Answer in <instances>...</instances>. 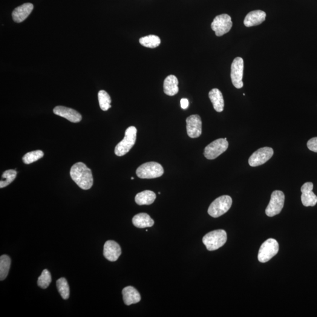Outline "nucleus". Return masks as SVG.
<instances>
[{"label": "nucleus", "mask_w": 317, "mask_h": 317, "mask_svg": "<svg viewBox=\"0 0 317 317\" xmlns=\"http://www.w3.org/2000/svg\"><path fill=\"white\" fill-rule=\"evenodd\" d=\"M266 18V13L263 11L255 10L247 14L244 20V24L247 27H253L263 23Z\"/></svg>", "instance_id": "nucleus-16"}, {"label": "nucleus", "mask_w": 317, "mask_h": 317, "mask_svg": "<svg viewBox=\"0 0 317 317\" xmlns=\"http://www.w3.org/2000/svg\"><path fill=\"white\" fill-rule=\"evenodd\" d=\"M121 255V249L116 241L108 240L103 247V256L110 261H116Z\"/></svg>", "instance_id": "nucleus-15"}, {"label": "nucleus", "mask_w": 317, "mask_h": 317, "mask_svg": "<svg viewBox=\"0 0 317 317\" xmlns=\"http://www.w3.org/2000/svg\"><path fill=\"white\" fill-rule=\"evenodd\" d=\"M53 111L55 114L64 118L71 122L78 123L82 120L81 115L79 112L65 106H57Z\"/></svg>", "instance_id": "nucleus-14"}, {"label": "nucleus", "mask_w": 317, "mask_h": 317, "mask_svg": "<svg viewBox=\"0 0 317 317\" xmlns=\"http://www.w3.org/2000/svg\"><path fill=\"white\" fill-rule=\"evenodd\" d=\"M227 238V233L224 230H216L207 233L202 241L207 250L214 251L224 246Z\"/></svg>", "instance_id": "nucleus-3"}, {"label": "nucleus", "mask_w": 317, "mask_h": 317, "mask_svg": "<svg viewBox=\"0 0 317 317\" xmlns=\"http://www.w3.org/2000/svg\"><path fill=\"white\" fill-rule=\"evenodd\" d=\"M232 25L231 17L228 14H223L215 17L212 23L211 28L215 32L216 36L221 37L229 33Z\"/></svg>", "instance_id": "nucleus-7"}, {"label": "nucleus", "mask_w": 317, "mask_h": 317, "mask_svg": "<svg viewBox=\"0 0 317 317\" xmlns=\"http://www.w3.org/2000/svg\"><path fill=\"white\" fill-rule=\"evenodd\" d=\"M229 142L225 139H218L213 141L204 149V155L207 159L213 160L226 151Z\"/></svg>", "instance_id": "nucleus-9"}, {"label": "nucleus", "mask_w": 317, "mask_h": 317, "mask_svg": "<svg viewBox=\"0 0 317 317\" xmlns=\"http://www.w3.org/2000/svg\"><path fill=\"white\" fill-rule=\"evenodd\" d=\"M43 157H44V153L40 150H38V151L30 152L26 154L22 158V161L25 164L28 165V164L36 162Z\"/></svg>", "instance_id": "nucleus-28"}, {"label": "nucleus", "mask_w": 317, "mask_h": 317, "mask_svg": "<svg viewBox=\"0 0 317 317\" xmlns=\"http://www.w3.org/2000/svg\"><path fill=\"white\" fill-rule=\"evenodd\" d=\"M279 245L278 242L273 238L268 239L265 241L259 250L258 254V261L261 263H266L278 253Z\"/></svg>", "instance_id": "nucleus-6"}, {"label": "nucleus", "mask_w": 317, "mask_h": 317, "mask_svg": "<svg viewBox=\"0 0 317 317\" xmlns=\"http://www.w3.org/2000/svg\"><path fill=\"white\" fill-rule=\"evenodd\" d=\"M139 42L144 47L155 48L159 46L161 41L159 37L155 35H149L140 38L139 39Z\"/></svg>", "instance_id": "nucleus-24"}, {"label": "nucleus", "mask_w": 317, "mask_h": 317, "mask_svg": "<svg viewBox=\"0 0 317 317\" xmlns=\"http://www.w3.org/2000/svg\"><path fill=\"white\" fill-rule=\"evenodd\" d=\"M232 205V198L229 196L224 195L216 198L210 204L208 213L213 218H217L225 214Z\"/></svg>", "instance_id": "nucleus-4"}, {"label": "nucleus", "mask_w": 317, "mask_h": 317, "mask_svg": "<svg viewBox=\"0 0 317 317\" xmlns=\"http://www.w3.org/2000/svg\"><path fill=\"white\" fill-rule=\"evenodd\" d=\"M164 169L157 162H147L140 166L137 170V175L140 178H154L162 177Z\"/></svg>", "instance_id": "nucleus-5"}, {"label": "nucleus", "mask_w": 317, "mask_h": 317, "mask_svg": "<svg viewBox=\"0 0 317 317\" xmlns=\"http://www.w3.org/2000/svg\"><path fill=\"white\" fill-rule=\"evenodd\" d=\"M307 147L311 151L317 153V137L311 138L308 140Z\"/></svg>", "instance_id": "nucleus-30"}, {"label": "nucleus", "mask_w": 317, "mask_h": 317, "mask_svg": "<svg viewBox=\"0 0 317 317\" xmlns=\"http://www.w3.org/2000/svg\"><path fill=\"white\" fill-rule=\"evenodd\" d=\"M52 281L51 276L49 271L47 269L43 270L41 275L39 277L37 284L39 287L43 289H47L50 285Z\"/></svg>", "instance_id": "nucleus-29"}, {"label": "nucleus", "mask_w": 317, "mask_h": 317, "mask_svg": "<svg viewBox=\"0 0 317 317\" xmlns=\"http://www.w3.org/2000/svg\"><path fill=\"white\" fill-rule=\"evenodd\" d=\"M285 201L284 193L275 190L271 196L270 203L266 209V214L269 217H273L280 213L283 208Z\"/></svg>", "instance_id": "nucleus-8"}, {"label": "nucleus", "mask_w": 317, "mask_h": 317, "mask_svg": "<svg viewBox=\"0 0 317 317\" xmlns=\"http://www.w3.org/2000/svg\"><path fill=\"white\" fill-rule=\"evenodd\" d=\"M17 173L15 170L10 169L5 171L2 175L1 180L0 181V188L9 185L13 182L17 177Z\"/></svg>", "instance_id": "nucleus-26"}, {"label": "nucleus", "mask_w": 317, "mask_h": 317, "mask_svg": "<svg viewBox=\"0 0 317 317\" xmlns=\"http://www.w3.org/2000/svg\"><path fill=\"white\" fill-rule=\"evenodd\" d=\"M33 8L34 5L31 3H25L17 7L12 13L14 21L17 23L24 21L30 16Z\"/></svg>", "instance_id": "nucleus-17"}, {"label": "nucleus", "mask_w": 317, "mask_h": 317, "mask_svg": "<svg viewBox=\"0 0 317 317\" xmlns=\"http://www.w3.org/2000/svg\"><path fill=\"white\" fill-rule=\"evenodd\" d=\"M132 223L138 228L143 229L154 226L155 222L149 215L142 213L134 216L132 219Z\"/></svg>", "instance_id": "nucleus-21"}, {"label": "nucleus", "mask_w": 317, "mask_h": 317, "mask_svg": "<svg viewBox=\"0 0 317 317\" xmlns=\"http://www.w3.org/2000/svg\"><path fill=\"white\" fill-rule=\"evenodd\" d=\"M273 154V149L269 147L259 149L251 155L249 159V165L252 167L263 165L272 158Z\"/></svg>", "instance_id": "nucleus-11"}, {"label": "nucleus", "mask_w": 317, "mask_h": 317, "mask_svg": "<svg viewBox=\"0 0 317 317\" xmlns=\"http://www.w3.org/2000/svg\"><path fill=\"white\" fill-rule=\"evenodd\" d=\"M11 266V258L9 256L2 255L0 258V280L6 278Z\"/></svg>", "instance_id": "nucleus-23"}, {"label": "nucleus", "mask_w": 317, "mask_h": 317, "mask_svg": "<svg viewBox=\"0 0 317 317\" xmlns=\"http://www.w3.org/2000/svg\"><path fill=\"white\" fill-rule=\"evenodd\" d=\"M187 135L190 138H197L202 133V122L199 115H193L186 119Z\"/></svg>", "instance_id": "nucleus-12"}, {"label": "nucleus", "mask_w": 317, "mask_h": 317, "mask_svg": "<svg viewBox=\"0 0 317 317\" xmlns=\"http://www.w3.org/2000/svg\"><path fill=\"white\" fill-rule=\"evenodd\" d=\"M70 176L75 182L83 190L91 189L93 185L91 170L82 162H78L72 166Z\"/></svg>", "instance_id": "nucleus-1"}, {"label": "nucleus", "mask_w": 317, "mask_h": 317, "mask_svg": "<svg viewBox=\"0 0 317 317\" xmlns=\"http://www.w3.org/2000/svg\"><path fill=\"white\" fill-rule=\"evenodd\" d=\"M124 303L126 305L137 304L140 301L141 297L139 292L132 286H128L122 290Z\"/></svg>", "instance_id": "nucleus-18"}, {"label": "nucleus", "mask_w": 317, "mask_h": 317, "mask_svg": "<svg viewBox=\"0 0 317 317\" xmlns=\"http://www.w3.org/2000/svg\"><path fill=\"white\" fill-rule=\"evenodd\" d=\"M189 100L186 99H183L180 100V105L181 108L183 109H186L188 108L189 106Z\"/></svg>", "instance_id": "nucleus-31"}, {"label": "nucleus", "mask_w": 317, "mask_h": 317, "mask_svg": "<svg viewBox=\"0 0 317 317\" xmlns=\"http://www.w3.org/2000/svg\"><path fill=\"white\" fill-rule=\"evenodd\" d=\"M57 287L62 298L67 299L70 297V287H69L67 279L63 277L58 279Z\"/></svg>", "instance_id": "nucleus-25"}, {"label": "nucleus", "mask_w": 317, "mask_h": 317, "mask_svg": "<svg viewBox=\"0 0 317 317\" xmlns=\"http://www.w3.org/2000/svg\"><path fill=\"white\" fill-rule=\"evenodd\" d=\"M313 188L314 184L311 182L305 183L301 187V201L305 207L314 206L317 203V197L313 192Z\"/></svg>", "instance_id": "nucleus-13"}, {"label": "nucleus", "mask_w": 317, "mask_h": 317, "mask_svg": "<svg viewBox=\"0 0 317 317\" xmlns=\"http://www.w3.org/2000/svg\"><path fill=\"white\" fill-rule=\"evenodd\" d=\"M244 60L241 57H237L233 60L231 66V79L233 85L238 89L243 86V77Z\"/></svg>", "instance_id": "nucleus-10"}, {"label": "nucleus", "mask_w": 317, "mask_h": 317, "mask_svg": "<svg viewBox=\"0 0 317 317\" xmlns=\"http://www.w3.org/2000/svg\"><path fill=\"white\" fill-rule=\"evenodd\" d=\"M137 129L135 126L129 127L126 129L123 139L115 147V154L118 157H122L130 151L136 142Z\"/></svg>", "instance_id": "nucleus-2"}, {"label": "nucleus", "mask_w": 317, "mask_h": 317, "mask_svg": "<svg viewBox=\"0 0 317 317\" xmlns=\"http://www.w3.org/2000/svg\"><path fill=\"white\" fill-rule=\"evenodd\" d=\"M157 196L154 192L151 190H145L139 193L135 197V201L140 206L150 205L154 202Z\"/></svg>", "instance_id": "nucleus-22"}, {"label": "nucleus", "mask_w": 317, "mask_h": 317, "mask_svg": "<svg viewBox=\"0 0 317 317\" xmlns=\"http://www.w3.org/2000/svg\"><path fill=\"white\" fill-rule=\"evenodd\" d=\"M178 79L174 75H170L164 80L163 90L168 96H174L178 92Z\"/></svg>", "instance_id": "nucleus-20"}, {"label": "nucleus", "mask_w": 317, "mask_h": 317, "mask_svg": "<svg viewBox=\"0 0 317 317\" xmlns=\"http://www.w3.org/2000/svg\"><path fill=\"white\" fill-rule=\"evenodd\" d=\"M131 179H132V180H134V177H132V178H131Z\"/></svg>", "instance_id": "nucleus-32"}, {"label": "nucleus", "mask_w": 317, "mask_h": 317, "mask_svg": "<svg viewBox=\"0 0 317 317\" xmlns=\"http://www.w3.org/2000/svg\"><path fill=\"white\" fill-rule=\"evenodd\" d=\"M209 97L212 103L213 108L218 112H221L224 107L223 94L218 88H213L209 92Z\"/></svg>", "instance_id": "nucleus-19"}, {"label": "nucleus", "mask_w": 317, "mask_h": 317, "mask_svg": "<svg viewBox=\"0 0 317 317\" xmlns=\"http://www.w3.org/2000/svg\"><path fill=\"white\" fill-rule=\"evenodd\" d=\"M99 100L100 109L103 111H108L111 108V99L105 91H100L99 93Z\"/></svg>", "instance_id": "nucleus-27"}]
</instances>
